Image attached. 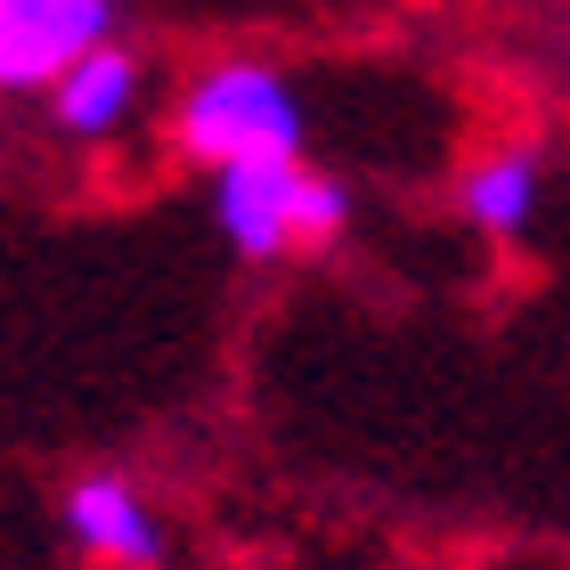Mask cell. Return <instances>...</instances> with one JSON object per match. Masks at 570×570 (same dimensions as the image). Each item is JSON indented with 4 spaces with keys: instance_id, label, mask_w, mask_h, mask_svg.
Instances as JSON below:
<instances>
[{
    "instance_id": "cell-2",
    "label": "cell",
    "mask_w": 570,
    "mask_h": 570,
    "mask_svg": "<svg viewBox=\"0 0 570 570\" xmlns=\"http://www.w3.org/2000/svg\"><path fill=\"white\" fill-rule=\"evenodd\" d=\"M213 228L237 262H285L294 245H334L351 228V188L334 171H309L302 155L213 171Z\"/></svg>"
},
{
    "instance_id": "cell-3",
    "label": "cell",
    "mask_w": 570,
    "mask_h": 570,
    "mask_svg": "<svg viewBox=\"0 0 570 570\" xmlns=\"http://www.w3.org/2000/svg\"><path fill=\"white\" fill-rule=\"evenodd\" d=\"M122 33V0H0V90H58Z\"/></svg>"
},
{
    "instance_id": "cell-5",
    "label": "cell",
    "mask_w": 570,
    "mask_h": 570,
    "mask_svg": "<svg viewBox=\"0 0 570 570\" xmlns=\"http://www.w3.org/2000/svg\"><path fill=\"white\" fill-rule=\"evenodd\" d=\"M139 98H147L139 49L107 41V49H90V58L73 66L58 90H49V131H58V139H82V147L122 139V131L139 122Z\"/></svg>"
},
{
    "instance_id": "cell-4",
    "label": "cell",
    "mask_w": 570,
    "mask_h": 570,
    "mask_svg": "<svg viewBox=\"0 0 570 570\" xmlns=\"http://www.w3.org/2000/svg\"><path fill=\"white\" fill-rule=\"evenodd\" d=\"M66 513V538L82 547L90 562H107V570H164V513L147 505V489L139 481H122V473H82L58 498Z\"/></svg>"
},
{
    "instance_id": "cell-6",
    "label": "cell",
    "mask_w": 570,
    "mask_h": 570,
    "mask_svg": "<svg viewBox=\"0 0 570 570\" xmlns=\"http://www.w3.org/2000/svg\"><path fill=\"white\" fill-rule=\"evenodd\" d=\"M538 188H547L538 147H498V155H481V164L456 179V204H464V220H473L481 237L513 245V237L538 220Z\"/></svg>"
},
{
    "instance_id": "cell-1",
    "label": "cell",
    "mask_w": 570,
    "mask_h": 570,
    "mask_svg": "<svg viewBox=\"0 0 570 570\" xmlns=\"http://www.w3.org/2000/svg\"><path fill=\"white\" fill-rule=\"evenodd\" d=\"M309 122H302V98L294 82L269 66V58H220L204 66L171 107V147L204 171H228V164H269V155H302Z\"/></svg>"
}]
</instances>
